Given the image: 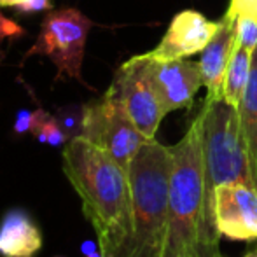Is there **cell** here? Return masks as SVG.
<instances>
[{
  "label": "cell",
  "instance_id": "obj_1",
  "mask_svg": "<svg viewBox=\"0 0 257 257\" xmlns=\"http://www.w3.org/2000/svg\"><path fill=\"white\" fill-rule=\"evenodd\" d=\"M63 173L81 198L103 257H117L132 234L130 177L105 151L77 137L63 149Z\"/></svg>",
  "mask_w": 257,
  "mask_h": 257
},
{
  "label": "cell",
  "instance_id": "obj_2",
  "mask_svg": "<svg viewBox=\"0 0 257 257\" xmlns=\"http://www.w3.org/2000/svg\"><path fill=\"white\" fill-rule=\"evenodd\" d=\"M173 168L168 187V236L163 257H222L220 234L206 217L201 115L170 147Z\"/></svg>",
  "mask_w": 257,
  "mask_h": 257
},
{
  "label": "cell",
  "instance_id": "obj_3",
  "mask_svg": "<svg viewBox=\"0 0 257 257\" xmlns=\"http://www.w3.org/2000/svg\"><path fill=\"white\" fill-rule=\"evenodd\" d=\"M173 168L170 147L151 139L128 170L132 234L117 257H163L168 236V187Z\"/></svg>",
  "mask_w": 257,
  "mask_h": 257
},
{
  "label": "cell",
  "instance_id": "obj_4",
  "mask_svg": "<svg viewBox=\"0 0 257 257\" xmlns=\"http://www.w3.org/2000/svg\"><path fill=\"white\" fill-rule=\"evenodd\" d=\"M203 139L205 203L206 217L213 229V193L220 184L233 180L252 182L250 159L240 126V115L234 105L220 100H205L200 112Z\"/></svg>",
  "mask_w": 257,
  "mask_h": 257
},
{
  "label": "cell",
  "instance_id": "obj_5",
  "mask_svg": "<svg viewBox=\"0 0 257 257\" xmlns=\"http://www.w3.org/2000/svg\"><path fill=\"white\" fill-rule=\"evenodd\" d=\"M81 137L105 151L126 172L140 147L149 140L135 126L121 98L110 86L100 98L84 105Z\"/></svg>",
  "mask_w": 257,
  "mask_h": 257
},
{
  "label": "cell",
  "instance_id": "obj_6",
  "mask_svg": "<svg viewBox=\"0 0 257 257\" xmlns=\"http://www.w3.org/2000/svg\"><path fill=\"white\" fill-rule=\"evenodd\" d=\"M93 21L81 11L63 7L44 18L37 41L28 54H44L63 77L82 79L86 41Z\"/></svg>",
  "mask_w": 257,
  "mask_h": 257
},
{
  "label": "cell",
  "instance_id": "obj_7",
  "mask_svg": "<svg viewBox=\"0 0 257 257\" xmlns=\"http://www.w3.org/2000/svg\"><path fill=\"white\" fill-rule=\"evenodd\" d=\"M110 88L117 93L126 112L146 139H156L166 110L149 75L147 54H137L117 68Z\"/></svg>",
  "mask_w": 257,
  "mask_h": 257
},
{
  "label": "cell",
  "instance_id": "obj_8",
  "mask_svg": "<svg viewBox=\"0 0 257 257\" xmlns=\"http://www.w3.org/2000/svg\"><path fill=\"white\" fill-rule=\"evenodd\" d=\"M213 222L227 240H257V187L247 180L220 184L213 193Z\"/></svg>",
  "mask_w": 257,
  "mask_h": 257
},
{
  "label": "cell",
  "instance_id": "obj_9",
  "mask_svg": "<svg viewBox=\"0 0 257 257\" xmlns=\"http://www.w3.org/2000/svg\"><path fill=\"white\" fill-rule=\"evenodd\" d=\"M147 54L149 75L166 114L180 108H191L198 89L203 86L200 63L187 58L159 60Z\"/></svg>",
  "mask_w": 257,
  "mask_h": 257
},
{
  "label": "cell",
  "instance_id": "obj_10",
  "mask_svg": "<svg viewBox=\"0 0 257 257\" xmlns=\"http://www.w3.org/2000/svg\"><path fill=\"white\" fill-rule=\"evenodd\" d=\"M219 27L220 21H210L198 11H182L173 16L166 34L149 53L151 56L159 58V60L191 58L203 51L206 44L217 34Z\"/></svg>",
  "mask_w": 257,
  "mask_h": 257
},
{
  "label": "cell",
  "instance_id": "obj_11",
  "mask_svg": "<svg viewBox=\"0 0 257 257\" xmlns=\"http://www.w3.org/2000/svg\"><path fill=\"white\" fill-rule=\"evenodd\" d=\"M234 46H236L234 18L224 16L220 20V27L217 34L200 53V60H198L208 102L222 98L224 77H226L227 65L233 56Z\"/></svg>",
  "mask_w": 257,
  "mask_h": 257
},
{
  "label": "cell",
  "instance_id": "obj_12",
  "mask_svg": "<svg viewBox=\"0 0 257 257\" xmlns=\"http://www.w3.org/2000/svg\"><path fill=\"white\" fill-rule=\"evenodd\" d=\"M42 248V231L23 208H11L0 220V255L35 257Z\"/></svg>",
  "mask_w": 257,
  "mask_h": 257
},
{
  "label": "cell",
  "instance_id": "obj_13",
  "mask_svg": "<svg viewBox=\"0 0 257 257\" xmlns=\"http://www.w3.org/2000/svg\"><path fill=\"white\" fill-rule=\"evenodd\" d=\"M236 108L240 115L241 133L247 144L248 159H250L252 180L257 187V49L252 53V68L247 89Z\"/></svg>",
  "mask_w": 257,
  "mask_h": 257
},
{
  "label": "cell",
  "instance_id": "obj_14",
  "mask_svg": "<svg viewBox=\"0 0 257 257\" xmlns=\"http://www.w3.org/2000/svg\"><path fill=\"white\" fill-rule=\"evenodd\" d=\"M252 68V53L247 49H241L234 46L233 56L227 65L226 77L222 84V98L227 103L238 107L245 95L248 79H250Z\"/></svg>",
  "mask_w": 257,
  "mask_h": 257
},
{
  "label": "cell",
  "instance_id": "obj_15",
  "mask_svg": "<svg viewBox=\"0 0 257 257\" xmlns=\"http://www.w3.org/2000/svg\"><path fill=\"white\" fill-rule=\"evenodd\" d=\"M30 133L39 140L41 144H49V146H63L68 144L63 130L60 128L56 117L48 114L46 110H35L34 112V122H32Z\"/></svg>",
  "mask_w": 257,
  "mask_h": 257
},
{
  "label": "cell",
  "instance_id": "obj_16",
  "mask_svg": "<svg viewBox=\"0 0 257 257\" xmlns=\"http://www.w3.org/2000/svg\"><path fill=\"white\" fill-rule=\"evenodd\" d=\"M236 48L254 53L257 49V13H241L234 18Z\"/></svg>",
  "mask_w": 257,
  "mask_h": 257
},
{
  "label": "cell",
  "instance_id": "obj_17",
  "mask_svg": "<svg viewBox=\"0 0 257 257\" xmlns=\"http://www.w3.org/2000/svg\"><path fill=\"white\" fill-rule=\"evenodd\" d=\"M54 117H56L60 128L63 130L68 142L82 135L84 105H68V107H61V108H58Z\"/></svg>",
  "mask_w": 257,
  "mask_h": 257
},
{
  "label": "cell",
  "instance_id": "obj_18",
  "mask_svg": "<svg viewBox=\"0 0 257 257\" xmlns=\"http://www.w3.org/2000/svg\"><path fill=\"white\" fill-rule=\"evenodd\" d=\"M241 13H257V0H231L226 16L236 18Z\"/></svg>",
  "mask_w": 257,
  "mask_h": 257
},
{
  "label": "cell",
  "instance_id": "obj_19",
  "mask_svg": "<svg viewBox=\"0 0 257 257\" xmlns=\"http://www.w3.org/2000/svg\"><path fill=\"white\" fill-rule=\"evenodd\" d=\"M51 7V0H23L16 9L20 13H41V11H48Z\"/></svg>",
  "mask_w": 257,
  "mask_h": 257
},
{
  "label": "cell",
  "instance_id": "obj_20",
  "mask_svg": "<svg viewBox=\"0 0 257 257\" xmlns=\"http://www.w3.org/2000/svg\"><path fill=\"white\" fill-rule=\"evenodd\" d=\"M32 122H34V112L30 110H20L18 112L16 122H14V132L25 133L32 130Z\"/></svg>",
  "mask_w": 257,
  "mask_h": 257
},
{
  "label": "cell",
  "instance_id": "obj_21",
  "mask_svg": "<svg viewBox=\"0 0 257 257\" xmlns=\"http://www.w3.org/2000/svg\"><path fill=\"white\" fill-rule=\"evenodd\" d=\"M81 248H82V252H84V255H89V254H93V252L100 250V245H98V241L86 240L84 243H82Z\"/></svg>",
  "mask_w": 257,
  "mask_h": 257
},
{
  "label": "cell",
  "instance_id": "obj_22",
  "mask_svg": "<svg viewBox=\"0 0 257 257\" xmlns=\"http://www.w3.org/2000/svg\"><path fill=\"white\" fill-rule=\"evenodd\" d=\"M23 0H0V7H18Z\"/></svg>",
  "mask_w": 257,
  "mask_h": 257
},
{
  "label": "cell",
  "instance_id": "obj_23",
  "mask_svg": "<svg viewBox=\"0 0 257 257\" xmlns=\"http://www.w3.org/2000/svg\"><path fill=\"white\" fill-rule=\"evenodd\" d=\"M84 257H103V254H102V250H96V252H93V254L84 255Z\"/></svg>",
  "mask_w": 257,
  "mask_h": 257
},
{
  "label": "cell",
  "instance_id": "obj_24",
  "mask_svg": "<svg viewBox=\"0 0 257 257\" xmlns=\"http://www.w3.org/2000/svg\"><path fill=\"white\" fill-rule=\"evenodd\" d=\"M243 257H257V250H252V252H248V254H245Z\"/></svg>",
  "mask_w": 257,
  "mask_h": 257
}]
</instances>
